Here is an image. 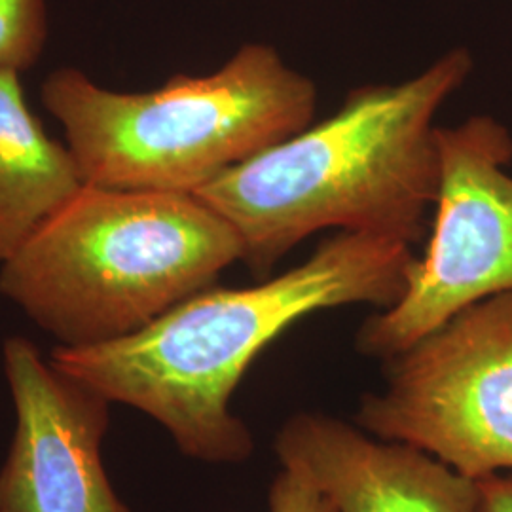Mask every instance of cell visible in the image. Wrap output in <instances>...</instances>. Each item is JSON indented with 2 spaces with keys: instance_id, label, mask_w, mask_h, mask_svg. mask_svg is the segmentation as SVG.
Listing matches in <instances>:
<instances>
[{
  "instance_id": "obj_1",
  "label": "cell",
  "mask_w": 512,
  "mask_h": 512,
  "mask_svg": "<svg viewBox=\"0 0 512 512\" xmlns=\"http://www.w3.org/2000/svg\"><path fill=\"white\" fill-rule=\"evenodd\" d=\"M414 260L399 239L340 232L285 274L243 289L209 287L124 338L55 346L50 361L158 421L184 456L241 463L255 444L230 401L260 351L315 311L395 306Z\"/></svg>"
},
{
  "instance_id": "obj_2",
  "label": "cell",
  "mask_w": 512,
  "mask_h": 512,
  "mask_svg": "<svg viewBox=\"0 0 512 512\" xmlns=\"http://www.w3.org/2000/svg\"><path fill=\"white\" fill-rule=\"evenodd\" d=\"M473 71L456 48L399 84H366L317 126L298 131L198 192L238 234L258 279L327 228L418 243L439 194L435 116Z\"/></svg>"
},
{
  "instance_id": "obj_3",
  "label": "cell",
  "mask_w": 512,
  "mask_h": 512,
  "mask_svg": "<svg viewBox=\"0 0 512 512\" xmlns=\"http://www.w3.org/2000/svg\"><path fill=\"white\" fill-rule=\"evenodd\" d=\"M241 256L194 194L84 184L0 266V294L57 346L88 348L147 327Z\"/></svg>"
},
{
  "instance_id": "obj_4",
  "label": "cell",
  "mask_w": 512,
  "mask_h": 512,
  "mask_svg": "<svg viewBox=\"0 0 512 512\" xmlns=\"http://www.w3.org/2000/svg\"><path fill=\"white\" fill-rule=\"evenodd\" d=\"M40 99L84 183L194 194L308 128L317 88L275 48L251 42L215 73L177 74L145 93L112 92L78 67H57Z\"/></svg>"
},
{
  "instance_id": "obj_5",
  "label": "cell",
  "mask_w": 512,
  "mask_h": 512,
  "mask_svg": "<svg viewBox=\"0 0 512 512\" xmlns=\"http://www.w3.org/2000/svg\"><path fill=\"white\" fill-rule=\"evenodd\" d=\"M357 425L480 480L512 469V293L463 308L387 359Z\"/></svg>"
},
{
  "instance_id": "obj_6",
  "label": "cell",
  "mask_w": 512,
  "mask_h": 512,
  "mask_svg": "<svg viewBox=\"0 0 512 512\" xmlns=\"http://www.w3.org/2000/svg\"><path fill=\"white\" fill-rule=\"evenodd\" d=\"M439 194L425 255L410 266L403 298L368 317L357 348L391 359L458 311L512 293V135L478 114L437 128Z\"/></svg>"
},
{
  "instance_id": "obj_7",
  "label": "cell",
  "mask_w": 512,
  "mask_h": 512,
  "mask_svg": "<svg viewBox=\"0 0 512 512\" xmlns=\"http://www.w3.org/2000/svg\"><path fill=\"white\" fill-rule=\"evenodd\" d=\"M2 368L16 431L0 469V512H131L101 456L109 399L23 336L4 340Z\"/></svg>"
},
{
  "instance_id": "obj_8",
  "label": "cell",
  "mask_w": 512,
  "mask_h": 512,
  "mask_svg": "<svg viewBox=\"0 0 512 512\" xmlns=\"http://www.w3.org/2000/svg\"><path fill=\"white\" fill-rule=\"evenodd\" d=\"M274 450L283 469L304 476L336 512H482L478 480L327 414L289 418Z\"/></svg>"
},
{
  "instance_id": "obj_9",
  "label": "cell",
  "mask_w": 512,
  "mask_h": 512,
  "mask_svg": "<svg viewBox=\"0 0 512 512\" xmlns=\"http://www.w3.org/2000/svg\"><path fill=\"white\" fill-rule=\"evenodd\" d=\"M84 184L73 152L29 109L21 74L0 71V266Z\"/></svg>"
},
{
  "instance_id": "obj_10",
  "label": "cell",
  "mask_w": 512,
  "mask_h": 512,
  "mask_svg": "<svg viewBox=\"0 0 512 512\" xmlns=\"http://www.w3.org/2000/svg\"><path fill=\"white\" fill-rule=\"evenodd\" d=\"M48 40V0H0V71L25 73Z\"/></svg>"
},
{
  "instance_id": "obj_11",
  "label": "cell",
  "mask_w": 512,
  "mask_h": 512,
  "mask_svg": "<svg viewBox=\"0 0 512 512\" xmlns=\"http://www.w3.org/2000/svg\"><path fill=\"white\" fill-rule=\"evenodd\" d=\"M270 512H336L304 476L283 469L270 488Z\"/></svg>"
},
{
  "instance_id": "obj_12",
  "label": "cell",
  "mask_w": 512,
  "mask_h": 512,
  "mask_svg": "<svg viewBox=\"0 0 512 512\" xmlns=\"http://www.w3.org/2000/svg\"><path fill=\"white\" fill-rule=\"evenodd\" d=\"M482 512H512V478L497 475L478 480Z\"/></svg>"
}]
</instances>
